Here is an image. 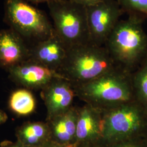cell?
<instances>
[{
  "label": "cell",
  "mask_w": 147,
  "mask_h": 147,
  "mask_svg": "<svg viewBox=\"0 0 147 147\" xmlns=\"http://www.w3.org/2000/svg\"><path fill=\"white\" fill-rule=\"evenodd\" d=\"M144 20L135 16L120 20L104 45L116 65L130 73L136 70L147 58Z\"/></svg>",
  "instance_id": "1"
},
{
  "label": "cell",
  "mask_w": 147,
  "mask_h": 147,
  "mask_svg": "<svg viewBox=\"0 0 147 147\" xmlns=\"http://www.w3.org/2000/svg\"><path fill=\"white\" fill-rule=\"evenodd\" d=\"M74 87L76 97L84 104L102 111L136 100L132 73L120 67Z\"/></svg>",
  "instance_id": "2"
},
{
  "label": "cell",
  "mask_w": 147,
  "mask_h": 147,
  "mask_svg": "<svg viewBox=\"0 0 147 147\" xmlns=\"http://www.w3.org/2000/svg\"><path fill=\"white\" fill-rule=\"evenodd\" d=\"M105 46L87 42L69 47L58 73L73 86L83 84L117 68Z\"/></svg>",
  "instance_id": "3"
},
{
  "label": "cell",
  "mask_w": 147,
  "mask_h": 147,
  "mask_svg": "<svg viewBox=\"0 0 147 147\" xmlns=\"http://www.w3.org/2000/svg\"><path fill=\"white\" fill-rule=\"evenodd\" d=\"M147 128V111L132 101L104 111L102 143L143 138Z\"/></svg>",
  "instance_id": "4"
},
{
  "label": "cell",
  "mask_w": 147,
  "mask_h": 147,
  "mask_svg": "<svg viewBox=\"0 0 147 147\" xmlns=\"http://www.w3.org/2000/svg\"><path fill=\"white\" fill-rule=\"evenodd\" d=\"M4 11L5 22L25 41L35 43L55 33L45 12L26 0H5Z\"/></svg>",
  "instance_id": "5"
},
{
  "label": "cell",
  "mask_w": 147,
  "mask_h": 147,
  "mask_svg": "<svg viewBox=\"0 0 147 147\" xmlns=\"http://www.w3.org/2000/svg\"><path fill=\"white\" fill-rule=\"evenodd\" d=\"M55 33L69 47L89 42L87 8L70 0L47 3Z\"/></svg>",
  "instance_id": "6"
},
{
  "label": "cell",
  "mask_w": 147,
  "mask_h": 147,
  "mask_svg": "<svg viewBox=\"0 0 147 147\" xmlns=\"http://www.w3.org/2000/svg\"><path fill=\"white\" fill-rule=\"evenodd\" d=\"M89 42L104 46L111 33L124 14L117 0H105L86 7Z\"/></svg>",
  "instance_id": "7"
},
{
  "label": "cell",
  "mask_w": 147,
  "mask_h": 147,
  "mask_svg": "<svg viewBox=\"0 0 147 147\" xmlns=\"http://www.w3.org/2000/svg\"><path fill=\"white\" fill-rule=\"evenodd\" d=\"M104 111L84 104L79 107L75 143L79 147H95L103 140Z\"/></svg>",
  "instance_id": "8"
},
{
  "label": "cell",
  "mask_w": 147,
  "mask_h": 147,
  "mask_svg": "<svg viewBox=\"0 0 147 147\" xmlns=\"http://www.w3.org/2000/svg\"><path fill=\"white\" fill-rule=\"evenodd\" d=\"M41 96L47 108V121L74 106L76 95L73 84L65 79L58 78L41 90Z\"/></svg>",
  "instance_id": "9"
},
{
  "label": "cell",
  "mask_w": 147,
  "mask_h": 147,
  "mask_svg": "<svg viewBox=\"0 0 147 147\" xmlns=\"http://www.w3.org/2000/svg\"><path fill=\"white\" fill-rule=\"evenodd\" d=\"M7 70L13 81L27 89L42 90L53 79L62 78L57 72L29 59Z\"/></svg>",
  "instance_id": "10"
},
{
  "label": "cell",
  "mask_w": 147,
  "mask_h": 147,
  "mask_svg": "<svg viewBox=\"0 0 147 147\" xmlns=\"http://www.w3.org/2000/svg\"><path fill=\"white\" fill-rule=\"evenodd\" d=\"M68 47L55 32L30 47L29 59L58 73L67 57Z\"/></svg>",
  "instance_id": "11"
},
{
  "label": "cell",
  "mask_w": 147,
  "mask_h": 147,
  "mask_svg": "<svg viewBox=\"0 0 147 147\" xmlns=\"http://www.w3.org/2000/svg\"><path fill=\"white\" fill-rule=\"evenodd\" d=\"M26 41L11 28L0 31V67L7 70L29 58Z\"/></svg>",
  "instance_id": "12"
},
{
  "label": "cell",
  "mask_w": 147,
  "mask_h": 147,
  "mask_svg": "<svg viewBox=\"0 0 147 147\" xmlns=\"http://www.w3.org/2000/svg\"><path fill=\"white\" fill-rule=\"evenodd\" d=\"M78 113L79 107L74 106L63 113L45 121L51 141L63 144L75 143Z\"/></svg>",
  "instance_id": "13"
},
{
  "label": "cell",
  "mask_w": 147,
  "mask_h": 147,
  "mask_svg": "<svg viewBox=\"0 0 147 147\" xmlns=\"http://www.w3.org/2000/svg\"><path fill=\"white\" fill-rule=\"evenodd\" d=\"M17 141L30 147H42L51 141L46 121H27L19 126L16 132Z\"/></svg>",
  "instance_id": "14"
},
{
  "label": "cell",
  "mask_w": 147,
  "mask_h": 147,
  "mask_svg": "<svg viewBox=\"0 0 147 147\" xmlns=\"http://www.w3.org/2000/svg\"><path fill=\"white\" fill-rule=\"evenodd\" d=\"M11 110L19 116H27L36 109V101L29 89H20L13 92L9 100Z\"/></svg>",
  "instance_id": "15"
},
{
  "label": "cell",
  "mask_w": 147,
  "mask_h": 147,
  "mask_svg": "<svg viewBox=\"0 0 147 147\" xmlns=\"http://www.w3.org/2000/svg\"><path fill=\"white\" fill-rule=\"evenodd\" d=\"M135 100L147 111V58L132 73Z\"/></svg>",
  "instance_id": "16"
},
{
  "label": "cell",
  "mask_w": 147,
  "mask_h": 147,
  "mask_svg": "<svg viewBox=\"0 0 147 147\" xmlns=\"http://www.w3.org/2000/svg\"><path fill=\"white\" fill-rule=\"evenodd\" d=\"M124 14L147 18V0H117Z\"/></svg>",
  "instance_id": "17"
},
{
  "label": "cell",
  "mask_w": 147,
  "mask_h": 147,
  "mask_svg": "<svg viewBox=\"0 0 147 147\" xmlns=\"http://www.w3.org/2000/svg\"><path fill=\"white\" fill-rule=\"evenodd\" d=\"M95 147H147L143 138H135L110 143H102Z\"/></svg>",
  "instance_id": "18"
},
{
  "label": "cell",
  "mask_w": 147,
  "mask_h": 147,
  "mask_svg": "<svg viewBox=\"0 0 147 147\" xmlns=\"http://www.w3.org/2000/svg\"><path fill=\"white\" fill-rule=\"evenodd\" d=\"M78 4L84 5L86 7L96 5L105 0H70Z\"/></svg>",
  "instance_id": "19"
},
{
  "label": "cell",
  "mask_w": 147,
  "mask_h": 147,
  "mask_svg": "<svg viewBox=\"0 0 147 147\" xmlns=\"http://www.w3.org/2000/svg\"><path fill=\"white\" fill-rule=\"evenodd\" d=\"M42 147H78L77 144L75 143H71V144H59L56 142H53L50 141L47 143Z\"/></svg>",
  "instance_id": "20"
},
{
  "label": "cell",
  "mask_w": 147,
  "mask_h": 147,
  "mask_svg": "<svg viewBox=\"0 0 147 147\" xmlns=\"http://www.w3.org/2000/svg\"><path fill=\"white\" fill-rule=\"evenodd\" d=\"M0 147H30L26 146L25 145L22 144L21 143L16 141V142H11L10 141L5 140L1 142L0 144Z\"/></svg>",
  "instance_id": "21"
},
{
  "label": "cell",
  "mask_w": 147,
  "mask_h": 147,
  "mask_svg": "<svg viewBox=\"0 0 147 147\" xmlns=\"http://www.w3.org/2000/svg\"><path fill=\"white\" fill-rule=\"evenodd\" d=\"M8 119V116L4 111L0 109V124L5 123Z\"/></svg>",
  "instance_id": "22"
},
{
  "label": "cell",
  "mask_w": 147,
  "mask_h": 147,
  "mask_svg": "<svg viewBox=\"0 0 147 147\" xmlns=\"http://www.w3.org/2000/svg\"><path fill=\"white\" fill-rule=\"evenodd\" d=\"M28 2L33 3V4H38V3H49L50 2L53 1H59V0H26Z\"/></svg>",
  "instance_id": "23"
},
{
  "label": "cell",
  "mask_w": 147,
  "mask_h": 147,
  "mask_svg": "<svg viewBox=\"0 0 147 147\" xmlns=\"http://www.w3.org/2000/svg\"><path fill=\"white\" fill-rule=\"evenodd\" d=\"M143 139L144 141L145 142L146 145V146H147V128L146 131L145 132V134H144V136L143 137Z\"/></svg>",
  "instance_id": "24"
},
{
  "label": "cell",
  "mask_w": 147,
  "mask_h": 147,
  "mask_svg": "<svg viewBox=\"0 0 147 147\" xmlns=\"http://www.w3.org/2000/svg\"></svg>",
  "instance_id": "25"
}]
</instances>
